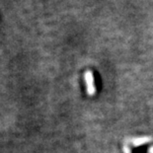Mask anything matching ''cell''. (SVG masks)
Listing matches in <instances>:
<instances>
[]
</instances>
